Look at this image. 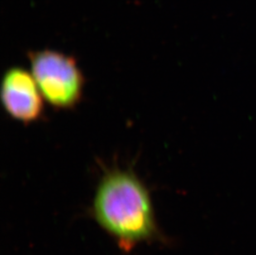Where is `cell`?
<instances>
[{
  "instance_id": "cell-2",
  "label": "cell",
  "mask_w": 256,
  "mask_h": 255,
  "mask_svg": "<svg viewBox=\"0 0 256 255\" xmlns=\"http://www.w3.org/2000/svg\"><path fill=\"white\" fill-rule=\"evenodd\" d=\"M30 72L44 100L59 110H70L84 96L86 79L72 56L52 49L28 53Z\"/></svg>"
},
{
  "instance_id": "cell-3",
  "label": "cell",
  "mask_w": 256,
  "mask_h": 255,
  "mask_svg": "<svg viewBox=\"0 0 256 255\" xmlns=\"http://www.w3.org/2000/svg\"><path fill=\"white\" fill-rule=\"evenodd\" d=\"M0 98L2 108L14 120L28 126L44 114V100L31 72L12 66L2 77Z\"/></svg>"
},
{
  "instance_id": "cell-1",
  "label": "cell",
  "mask_w": 256,
  "mask_h": 255,
  "mask_svg": "<svg viewBox=\"0 0 256 255\" xmlns=\"http://www.w3.org/2000/svg\"><path fill=\"white\" fill-rule=\"evenodd\" d=\"M93 213L100 226L124 251L158 234L150 193L128 169L114 168L104 172L94 195Z\"/></svg>"
}]
</instances>
